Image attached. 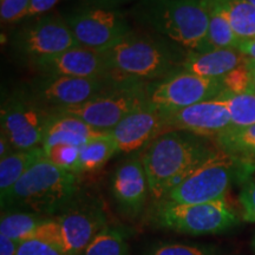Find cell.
Instances as JSON below:
<instances>
[{"instance_id":"6da1fadb","label":"cell","mask_w":255,"mask_h":255,"mask_svg":"<svg viewBox=\"0 0 255 255\" xmlns=\"http://www.w3.org/2000/svg\"><path fill=\"white\" fill-rule=\"evenodd\" d=\"M108 68L117 79L155 82L182 71L187 51L167 38L132 30L105 51Z\"/></svg>"},{"instance_id":"7a4b0ae2","label":"cell","mask_w":255,"mask_h":255,"mask_svg":"<svg viewBox=\"0 0 255 255\" xmlns=\"http://www.w3.org/2000/svg\"><path fill=\"white\" fill-rule=\"evenodd\" d=\"M216 150L203 137L169 130L149 143L142 155L149 189L154 199L162 201L188 174Z\"/></svg>"},{"instance_id":"3957f363","label":"cell","mask_w":255,"mask_h":255,"mask_svg":"<svg viewBox=\"0 0 255 255\" xmlns=\"http://www.w3.org/2000/svg\"><path fill=\"white\" fill-rule=\"evenodd\" d=\"M139 26L187 51L205 43L209 17L205 0H138L129 12Z\"/></svg>"},{"instance_id":"277c9868","label":"cell","mask_w":255,"mask_h":255,"mask_svg":"<svg viewBox=\"0 0 255 255\" xmlns=\"http://www.w3.org/2000/svg\"><path fill=\"white\" fill-rule=\"evenodd\" d=\"M78 193V175L53 164L46 156L33 164L12 188L1 208L55 216Z\"/></svg>"},{"instance_id":"5b68a950","label":"cell","mask_w":255,"mask_h":255,"mask_svg":"<svg viewBox=\"0 0 255 255\" xmlns=\"http://www.w3.org/2000/svg\"><path fill=\"white\" fill-rule=\"evenodd\" d=\"M254 171V162L234 157L219 148L169 191L164 200L206 203L225 199L233 184H245Z\"/></svg>"},{"instance_id":"8992f818","label":"cell","mask_w":255,"mask_h":255,"mask_svg":"<svg viewBox=\"0 0 255 255\" xmlns=\"http://www.w3.org/2000/svg\"><path fill=\"white\" fill-rule=\"evenodd\" d=\"M107 226L100 201L76 196L58 214L47 218L33 239L46 242L64 255H81Z\"/></svg>"},{"instance_id":"52a82bcc","label":"cell","mask_w":255,"mask_h":255,"mask_svg":"<svg viewBox=\"0 0 255 255\" xmlns=\"http://www.w3.org/2000/svg\"><path fill=\"white\" fill-rule=\"evenodd\" d=\"M149 83L116 79L107 90L77 107L57 110L78 117L102 132H110L121 121L149 102Z\"/></svg>"},{"instance_id":"ba28073f","label":"cell","mask_w":255,"mask_h":255,"mask_svg":"<svg viewBox=\"0 0 255 255\" xmlns=\"http://www.w3.org/2000/svg\"><path fill=\"white\" fill-rule=\"evenodd\" d=\"M159 227L191 235L223 233L239 223L238 216L225 199L206 203H177L158 201L154 212Z\"/></svg>"},{"instance_id":"9c48e42d","label":"cell","mask_w":255,"mask_h":255,"mask_svg":"<svg viewBox=\"0 0 255 255\" xmlns=\"http://www.w3.org/2000/svg\"><path fill=\"white\" fill-rule=\"evenodd\" d=\"M55 111L40 104L28 88L17 89L1 102L0 123L14 150H28L43 145L45 130Z\"/></svg>"},{"instance_id":"30bf717a","label":"cell","mask_w":255,"mask_h":255,"mask_svg":"<svg viewBox=\"0 0 255 255\" xmlns=\"http://www.w3.org/2000/svg\"><path fill=\"white\" fill-rule=\"evenodd\" d=\"M78 46L103 53L132 31L117 8L85 5L64 17Z\"/></svg>"},{"instance_id":"8fae6325","label":"cell","mask_w":255,"mask_h":255,"mask_svg":"<svg viewBox=\"0 0 255 255\" xmlns=\"http://www.w3.org/2000/svg\"><path fill=\"white\" fill-rule=\"evenodd\" d=\"M9 45L18 59L32 65L37 60L59 55L77 46V43L65 19L57 15H44L15 30Z\"/></svg>"},{"instance_id":"7c38bea8","label":"cell","mask_w":255,"mask_h":255,"mask_svg":"<svg viewBox=\"0 0 255 255\" xmlns=\"http://www.w3.org/2000/svg\"><path fill=\"white\" fill-rule=\"evenodd\" d=\"M149 103L163 115L219 97L225 91L222 79L207 78L178 71L149 83Z\"/></svg>"},{"instance_id":"4fadbf2b","label":"cell","mask_w":255,"mask_h":255,"mask_svg":"<svg viewBox=\"0 0 255 255\" xmlns=\"http://www.w3.org/2000/svg\"><path fill=\"white\" fill-rule=\"evenodd\" d=\"M116 79L113 76L84 78L40 75L27 88L40 104L57 111L87 103L107 90Z\"/></svg>"},{"instance_id":"5bb4252c","label":"cell","mask_w":255,"mask_h":255,"mask_svg":"<svg viewBox=\"0 0 255 255\" xmlns=\"http://www.w3.org/2000/svg\"><path fill=\"white\" fill-rule=\"evenodd\" d=\"M167 129L200 137H218L232 128L229 110L222 95L164 115Z\"/></svg>"},{"instance_id":"9a60e30c","label":"cell","mask_w":255,"mask_h":255,"mask_svg":"<svg viewBox=\"0 0 255 255\" xmlns=\"http://www.w3.org/2000/svg\"><path fill=\"white\" fill-rule=\"evenodd\" d=\"M164 115L148 102L129 114L109 132L120 151L132 152L165 132Z\"/></svg>"},{"instance_id":"2e32d148","label":"cell","mask_w":255,"mask_h":255,"mask_svg":"<svg viewBox=\"0 0 255 255\" xmlns=\"http://www.w3.org/2000/svg\"><path fill=\"white\" fill-rule=\"evenodd\" d=\"M40 75L69 76V77H110L104 53L75 46L59 55L47 57L32 64Z\"/></svg>"},{"instance_id":"e0dca14e","label":"cell","mask_w":255,"mask_h":255,"mask_svg":"<svg viewBox=\"0 0 255 255\" xmlns=\"http://www.w3.org/2000/svg\"><path fill=\"white\" fill-rule=\"evenodd\" d=\"M149 191L142 158H129L116 168L111 180V193L124 214L131 218L141 214Z\"/></svg>"},{"instance_id":"ac0fdd59","label":"cell","mask_w":255,"mask_h":255,"mask_svg":"<svg viewBox=\"0 0 255 255\" xmlns=\"http://www.w3.org/2000/svg\"><path fill=\"white\" fill-rule=\"evenodd\" d=\"M246 59L247 57L238 49L187 51L182 70L201 77L222 79Z\"/></svg>"},{"instance_id":"d6986e66","label":"cell","mask_w":255,"mask_h":255,"mask_svg":"<svg viewBox=\"0 0 255 255\" xmlns=\"http://www.w3.org/2000/svg\"><path fill=\"white\" fill-rule=\"evenodd\" d=\"M104 133L108 132L98 131L78 117L55 111L46 127L41 146L44 150L56 144H70L81 148Z\"/></svg>"},{"instance_id":"ffe728a7","label":"cell","mask_w":255,"mask_h":255,"mask_svg":"<svg viewBox=\"0 0 255 255\" xmlns=\"http://www.w3.org/2000/svg\"><path fill=\"white\" fill-rule=\"evenodd\" d=\"M45 157L43 146L28 149V150H14L6 157L0 159V197L4 202L12 188L20 180L32 165Z\"/></svg>"},{"instance_id":"44dd1931","label":"cell","mask_w":255,"mask_h":255,"mask_svg":"<svg viewBox=\"0 0 255 255\" xmlns=\"http://www.w3.org/2000/svg\"><path fill=\"white\" fill-rule=\"evenodd\" d=\"M205 4L209 17L208 31L205 43L197 51L238 49L241 39L233 31L227 17L209 0H205Z\"/></svg>"},{"instance_id":"7402d4cb","label":"cell","mask_w":255,"mask_h":255,"mask_svg":"<svg viewBox=\"0 0 255 255\" xmlns=\"http://www.w3.org/2000/svg\"><path fill=\"white\" fill-rule=\"evenodd\" d=\"M228 19L240 39L255 38V6L247 0H209Z\"/></svg>"},{"instance_id":"603a6c76","label":"cell","mask_w":255,"mask_h":255,"mask_svg":"<svg viewBox=\"0 0 255 255\" xmlns=\"http://www.w3.org/2000/svg\"><path fill=\"white\" fill-rule=\"evenodd\" d=\"M117 151L119 145L109 132L85 143L79 151V174L101 170Z\"/></svg>"},{"instance_id":"cb8c5ba5","label":"cell","mask_w":255,"mask_h":255,"mask_svg":"<svg viewBox=\"0 0 255 255\" xmlns=\"http://www.w3.org/2000/svg\"><path fill=\"white\" fill-rule=\"evenodd\" d=\"M46 219L47 216L34 213L12 210L2 214L0 221V234H4L18 244H21L33 239L37 229Z\"/></svg>"},{"instance_id":"d4e9b609","label":"cell","mask_w":255,"mask_h":255,"mask_svg":"<svg viewBox=\"0 0 255 255\" xmlns=\"http://www.w3.org/2000/svg\"><path fill=\"white\" fill-rule=\"evenodd\" d=\"M221 150L255 163V124L246 128H231L216 137Z\"/></svg>"},{"instance_id":"484cf974","label":"cell","mask_w":255,"mask_h":255,"mask_svg":"<svg viewBox=\"0 0 255 255\" xmlns=\"http://www.w3.org/2000/svg\"><path fill=\"white\" fill-rule=\"evenodd\" d=\"M81 255H129L126 232L107 225Z\"/></svg>"},{"instance_id":"4316f807","label":"cell","mask_w":255,"mask_h":255,"mask_svg":"<svg viewBox=\"0 0 255 255\" xmlns=\"http://www.w3.org/2000/svg\"><path fill=\"white\" fill-rule=\"evenodd\" d=\"M232 120V128H246L255 124V90L244 94L222 92Z\"/></svg>"},{"instance_id":"83f0119b","label":"cell","mask_w":255,"mask_h":255,"mask_svg":"<svg viewBox=\"0 0 255 255\" xmlns=\"http://www.w3.org/2000/svg\"><path fill=\"white\" fill-rule=\"evenodd\" d=\"M45 156L57 167L79 175V151L81 148L70 144H56L45 149Z\"/></svg>"},{"instance_id":"f1b7e54d","label":"cell","mask_w":255,"mask_h":255,"mask_svg":"<svg viewBox=\"0 0 255 255\" xmlns=\"http://www.w3.org/2000/svg\"><path fill=\"white\" fill-rule=\"evenodd\" d=\"M225 90L231 94H244V92L253 90V79H252V71L248 69L246 62L238 68H235L225 77L222 78Z\"/></svg>"},{"instance_id":"f546056e","label":"cell","mask_w":255,"mask_h":255,"mask_svg":"<svg viewBox=\"0 0 255 255\" xmlns=\"http://www.w3.org/2000/svg\"><path fill=\"white\" fill-rule=\"evenodd\" d=\"M146 255H219L215 248L199 245L162 244L154 246Z\"/></svg>"},{"instance_id":"4dcf8cb0","label":"cell","mask_w":255,"mask_h":255,"mask_svg":"<svg viewBox=\"0 0 255 255\" xmlns=\"http://www.w3.org/2000/svg\"><path fill=\"white\" fill-rule=\"evenodd\" d=\"M30 0H1L0 18L2 24L17 23L26 18Z\"/></svg>"},{"instance_id":"1f68e13d","label":"cell","mask_w":255,"mask_h":255,"mask_svg":"<svg viewBox=\"0 0 255 255\" xmlns=\"http://www.w3.org/2000/svg\"><path fill=\"white\" fill-rule=\"evenodd\" d=\"M239 199L242 206V216L245 221L255 222V177L244 184Z\"/></svg>"},{"instance_id":"d6a6232c","label":"cell","mask_w":255,"mask_h":255,"mask_svg":"<svg viewBox=\"0 0 255 255\" xmlns=\"http://www.w3.org/2000/svg\"><path fill=\"white\" fill-rule=\"evenodd\" d=\"M17 255H64L63 253L46 242L31 239L19 244Z\"/></svg>"},{"instance_id":"836d02e7","label":"cell","mask_w":255,"mask_h":255,"mask_svg":"<svg viewBox=\"0 0 255 255\" xmlns=\"http://www.w3.org/2000/svg\"><path fill=\"white\" fill-rule=\"evenodd\" d=\"M59 0H30L26 18H34L45 14L57 5Z\"/></svg>"},{"instance_id":"e575fe53","label":"cell","mask_w":255,"mask_h":255,"mask_svg":"<svg viewBox=\"0 0 255 255\" xmlns=\"http://www.w3.org/2000/svg\"><path fill=\"white\" fill-rule=\"evenodd\" d=\"M19 244L6 237L4 234H0V255H17Z\"/></svg>"},{"instance_id":"d590c367","label":"cell","mask_w":255,"mask_h":255,"mask_svg":"<svg viewBox=\"0 0 255 255\" xmlns=\"http://www.w3.org/2000/svg\"><path fill=\"white\" fill-rule=\"evenodd\" d=\"M238 50L244 53L247 58L255 59V38L241 39L240 43H239Z\"/></svg>"},{"instance_id":"8d00e7d4","label":"cell","mask_w":255,"mask_h":255,"mask_svg":"<svg viewBox=\"0 0 255 255\" xmlns=\"http://www.w3.org/2000/svg\"><path fill=\"white\" fill-rule=\"evenodd\" d=\"M132 1V0H85L87 5L100 6V7L107 8H116L119 6L127 4V2Z\"/></svg>"},{"instance_id":"74e56055","label":"cell","mask_w":255,"mask_h":255,"mask_svg":"<svg viewBox=\"0 0 255 255\" xmlns=\"http://www.w3.org/2000/svg\"><path fill=\"white\" fill-rule=\"evenodd\" d=\"M12 145L11 143H9V141L7 138H6L5 135L0 136V159L6 157V156H8L9 154H12Z\"/></svg>"},{"instance_id":"f35d334b","label":"cell","mask_w":255,"mask_h":255,"mask_svg":"<svg viewBox=\"0 0 255 255\" xmlns=\"http://www.w3.org/2000/svg\"><path fill=\"white\" fill-rule=\"evenodd\" d=\"M246 65L248 66V69H250L252 72H255V59L247 58L246 59Z\"/></svg>"},{"instance_id":"ab89813d","label":"cell","mask_w":255,"mask_h":255,"mask_svg":"<svg viewBox=\"0 0 255 255\" xmlns=\"http://www.w3.org/2000/svg\"><path fill=\"white\" fill-rule=\"evenodd\" d=\"M252 79H253V88L255 90V72H252Z\"/></svg>"},{"instance_id":"60d3db41","label":"cell","mask_w":255,"mask_h":255,"mask_svg":"<svg viewBox=\"0 0 255 255\" xmlns=\"http://www.w3.org/2000/svg\"><path fill=\"white\" fill-rule=\"evenodd\" d=\"M252 248H253V251H254V253H255V237L253 239V241H252Z\"/></svg>"},{"instance_id":"b9f144b4","label":"cell","mask_w":255,"mask_h":255,"mask_svg":"<svg viewBox=\"0 0 255 255\" xmlns=\"http://www.w3.org/2000/svg\"><path fill=\"white\" fill-rule=\"evenodd\" d=\"M247 1H250L251 4H253L255 6V0H247Z\"/></svg>"}]
</instances>
